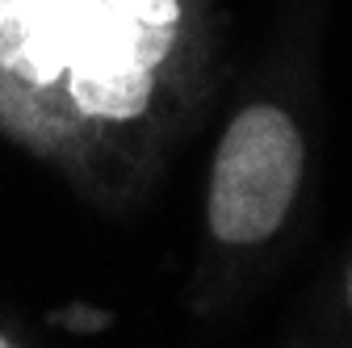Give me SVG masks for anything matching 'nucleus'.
Instances as JSON below:
<instances>
[{"mask_svg":"<svg viewBox=\"0 0 352 348\" xmlns=\"http://www.w3.org/2000/svg\"><path fill=\"white\" fill-rule=\"evenodd\" d=\"M302 181V135L273 105L243 109L223 135L210 181V227L227 243L269 239Z\"/></svg>","mask_w":352,"mask_h":348,"instance_id":"obj_2","label":"nucleus"},{"mask_svg":"<svg viewBox=\"0 0 352 348\" xmlns=\"http://www.w3.org/2000/svg\"><path fill=\"white\" fill-rule=\"evenodd\" d=\"M176 0H0V63L51 84L84 113L135 118L151 101V67L172 51Z\"/></svg>","mask_w":352,"mask_h":348,"instance_id":"obj_1","label":"nucleus"},{"mask_svg":"<svg viewBox=\"0 0 352 348\" xmlns=\"http://www.w3.org/2000/svg\"><path fill=\"white\" fill-rule=\"evenodd\" d=\"M348 302H352V269H348Z\"/></svg>","mask_w":352,"mask_h":348,"instance_id":"obj_3","label":"nucleus"},{"mask_svg":"<svg viewBox=\"0 0 352 348\" xmlns=\"http://www.w3.org/2000/svg\"><path fill=\"white\" fill-rule=\"evenodd\" d=\"M0 344H9V340H5V336H0Z\"/></svg>","mask_w":352,"mask_h":348,"instance_id":"obj_4","label":"nucleus"}]
</instances>
